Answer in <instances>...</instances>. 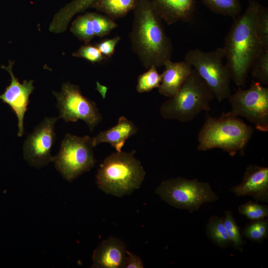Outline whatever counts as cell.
I'll return each mask as SVG.
<instances>
[{"label":"cell","instance_id":"6da1fadb","mask_svg":"<svg viewBox=\"0 0 268 268\" xmlns=\"http://www.w3.org/2000/svg\"><path fill=\"white\" fill-rule=\"evenodd\" d=\"M260 4L251 0L242 14L234 18L223 48L232 80L244 86L251 66L264 49L257 33L256 22Z\"/></svg>","mask_w":268,"mask_h":268},{"label":"cell","instance_id":"7a4b0ae2","mask_svg":"<svg viewBox=\"0 0 268 268\" xmlns=\"http://www.w3.org/2000/svg\"><path fill=\"white\" fill-rule=\"evenodd\" d=\"M130 38L133 51L146 69L157 68L171 60L173 46L161 19L150 0H138L134 8Z\"/></svg>","mask_w":268,"mask_h":268},{"label":"cell","instance_id":"3957f363","mask_svg":"<svg viewBox=\"0 0 268 268\" xmlns=\"http://www.w3.org/2000/svg\"><path fill=\"white\" fill-rule=\"evenodd\" d=\"M254 132L252 127L231 111L223 112L218 118L208 114L198 134V149L207 151L220 148L234 156L242 155Z\"/></svg>","mask_w":268,"mask_h":268},{"label":"cell","instance_id":"277c9868","mask_svg":"<svg viewBox=\"0 0 268 268\" xmlns=\"http://www.w3.org/2000/svg\"><path fill=\"white\" fill-rule=\"evenodd\" d=\"M136 151L116 152L108 156L100 165L96 175L98 188L108 195L122 197L138 189L146 174Z\"/></svg>","mask_w":268,"mask_h":268},{"label":"cell","instance_id":"5b68a950","mask_svg":"<svg viewBox=\"0 0 268 268\" xmlns=\"http://www.w3.org/2000/svg\"><path fill=\"white\" fill-rule=\"evenodd\" d=\"M214 98L209 87L193 68L178 92L161 105L160 114L165 119L189 122L201 112L208 111Z\"/></svg>","mask_w":268,"mask_h":268},{"label":"cell","instance_id":"8992f818","mask_svg":"<svg viewBox=\"0 0 268 268\" xmlns=\"http://www.w3.org/2000/svg\"><path fill=\"white\" fill-rule=\"evenodd\" d=\"M224 59L223 48L211 52L195 49L189 51L185 57V61L196 70L219 102L228 99L231 94L232 79L227 65L223 63Z\"/></svg>","mask_w":268,"mask_h":268},{"label":"cell","instance_id":"52a82bcc","mask_svg":"<svg viewBox=\"0 0 268 268\" xmlns=\"http://www.w3.org/2000/svg\"><path fill=\"white\" fill-rule=\"evenodd\" d=\"M155 193L170 205L191 213L198 210L202 204L219 199L208 183L183 177L164 181L157 187Z\"/></svg>","mask_w":268,"mask_h":268},{"label":"cell","instance_id":"ba28073f","mask_svg":"<svg viewBox=\"0 0 268 268\" xmlns=\"http://www.w3.org/2000/svg\"><path fill=\"white\" fill-rule=\"evenodd\" d=\"M92 137L67 134L53 162L63 177L71 182L92 168L96 162Z\"/></svg>","mask_w":268,"mask_h":268},{"label":"cell","instance_id":"9c48e42d","mask_svg":"<svg viewBox=\"0 0 268 268\" xmlns=\"http://www.w3.org/2000/svg\"><path fill=\"white\" fill-rule=\"evenodd\" d=\"M231 112L252 123L262 132L268 131V88L253 82L247 89L239 88L228 98Z\"/></svg>","mask_w":268,"mask_h":268},{"label":"cell","instance_id":"30bf717a","mask_svg":"<svg viewBox=\"0 0 268 268\" xmlns=\"http://www.w3.org/2000/svg\"><path fill=\"white\" fill-rule=\"evenodd\" d=\"M53 93L60 112L59 118L66 122L82 120L90 131L102 120V116L95 102L84 96L78 85L65 82L60 92Z\"/></svg>","mask_w":268,"mask_h":268},{"label":"cell","instance_id":"8fae6325","mask_svg":"<svg viewBox=\"0 0 268 268\" xmlns=\"http://www.w3.org/2000/svg\"><path fill=\"white\" fill-rule=\"evenodd\" d=\"M59 119L45 118L25 139L23 156L30 165L40 168L53 161L51 151L56 140L55 125Z\"/></svg>","mask_w":268,"mask_h":268},{"label":"cell","instance_id":"7c38bea8","mask_svg":"<svg viewBox=\"0 0 268 268\" xmlns=\"http://www.w3.org/2000/svg\"><path fill=\"white\" fill-rule=\"evenodd\" d=\"M14 62L9 61L7 66H1L11 76L10 84L6 87L5 91L0 95V99L8 104L16 115L18 120L17 135L22 136L24 134V118L27 106L29 103V96L33 92L34 86V81L24 80L22 83H20L12 70Z\"/></svg>","mask_w":268,"mask_h":268},{"label":"cell","instance_id":"4fadbf2b","mask_svg":"<svg viewBox=\"0 0 268 268\" xmlns=\"http://www.w3.org/2000/svg\"><path fill=\"white\" fill-rule=\"evenodd\" d=\"M230 191L238 196H249L257 201L268 202V168L249 165L242 182Z\"/></svg>","mask_w":268,"mask_h":268},{"label":"cell","instance_id":"5bb4252c","mask_svg":"<svg viewBox=\"0 0 268 268\" xmlns=\"http://www.w3.org/2000/svg\"><path fill=\"white\" fill-rule=\"evenodd\" d=\"M127 253L123 242L114 237H109L94 251L91 268H123Z\"/></svg>","mask_w":268,"mask_h":268},{"label":"cell","instance_id":"9a60e30c","mask_svg":"<svg viewBox=\"0 0 268 268\" xmlns=\"http://www.w3.org/2000/svg\"><path fill=\"white\" fill-rule=\"evenodd\" d=\"M161 20L170 25L180 21L190 22L196 9V0H150Z\"/></svg>","mask_w":268,"mask_h":268},{"label":"cell","instance_id":"2e32d148","mask_svg":"<svg viewBox=\"0 0 268 268\" xmlns=\"http://www.w3.org/2000/svg\"><path fill=\"white\" fill-rule=\"evenodd\" d=\"M165 68L159 86L160 94L169 98L180 90L193 70L192 66L185 60L173 62L168 60L164 64Z\"/></svg>","mask_w":268,"mask_h":268},{"label":"cell","instance_id":"e0dca14e","mask_svg":"<svg viewBox=\"0 0 268 268\" xmlns=\"http://www.w3.org/2000/svg\"><path fill=\"white\" fill-rule=\"evenodd\" d=\"M138 130L133 121L122 116L119 117L117 125L92 137V143L94 147L101 143H108L117 152H121L126 140L135 134Z\"/></svg>","mask_w":268,"mask_h":268},{"label":"cell","instance_id":"ac0fdd59","mask_svg":"<svg viewBox=\"0 0 268 268\" xmlns=\"http://www.w3.org/2000/svg\"><path fill=\"white\" fill-rule=\"evenodd\" d=\"M95 0H72L55 15L50 25L51 29L56 33L64 32L72 17L76 13L90 7Z\"/></svg>","mask_w":268,"mask_h":268},{"label":"cell","instance_id":"d6986e66","mask_svg":"<svg viewBox=\"0 0 268 268\" xmlns=\"http://www.w3.org/2000/svg\"><path fill=\"white\" fill-rule=\"evenodd\" d=\"M138 0H95L90 5L113 19L125 16L135 8Z\"/></svg>","mask_w":268,"mask_h":268},{"label":"cell","instance_id":"ffe728a7","mask_svg":"<svg viewBox=\"0 0 268 268\" xmlns=\"http://www.w3.org/2000/svg\"><path fill=\"white\" fill-rule=\"evenodd\" d=\"M206 233L209 238L220 247H226L231 243L223 218L216 215L211 216L208 220L206 225Z\"/></svg>","mask_w":268,"mask_h":268},{"label":"cell","instance_id":"44dd1931","mask_svg":"<svg viewBox=\"0 0 268 268\" xmlns=\"http://www.w3.org/2000/svg\"><path fill=\"white\" fill-rule=\"evenodd\" d=\"M211 11L224 16L235 18L240 14L239 0H201Z\"/></svg>","mask_w":268,"mask_h":268},{"label":"cell","instance_id":"7402d4cb","mask_svg":"<svg viewBox=\"0 0 268 268\" xmlns=\"http://www.w3.org/2000/svg\"><path fill=\"white\" fill-rule=\"evenodd\" d=\"M70 30L79 40L88 44L95 36L90 12L78 16L72 22Z\"/></svg>","mask_w":268,"mask_h":268},{"label":"cell","instance_id":"603a6c76","mask_svg":"<svg viewBox=\"0 0 268 268\" xmlns=\"http://www.w3.org/2000/svg\"><path fill=\"white\" fill-rule=\"evenodd\" d=\"M253 78L263 85H268V49L264 48L250 68Z\"/></svg>","mask_w":268,"mask_h":268},{"label":"cell","instance_id":"cb8c5ba5","mask_svg":"<svg viewBox=\"0 0 268 268\" xmlns=\"http://www.w3.org/2000/svg\"><path fill=\"white\" fill-rule=\"evenodd\" d=\"M243 235L252 241L261 243L268 238V220L266 218L252 220L244 227Z\"/></svg>","mask_w":268,"mask_h":268},{"label":"cell","instance_id":"d4e9b609","mask_svg":"<svg viewBox=\"0 0 268 268\" xmlns=\"http://www.w3.org/2000/svg\"><path fill=\"white\" fill-rule=\"evenodd\" d=\"M148 70L139 75L137 78L136 90L139 93L149 92L155 88H158L162 79L157 67L152 66Z\"/></svg>","mask_w":268,"mask_h":268},{"label":"cell","instance_id":"484cf974","mask_svg":"<svg viewBox=\"0 0 268 268\" xmlns=\"http://www.w3.org/2000/svg\"><path fill=\"white\" fill-rule=\"evenodd\" d=\"M224 225L228 236L235 249L242 252L243 246L245 243L240 233V229L237 225L230 210L225 212V216L223 218Z\"/></svg>","mask_w":268,"mask_h":268},{"label":"cell","instance_id":"4316f807","mask_svg":"<svg viewBox=\"0 0 268 268\" xmlns=\"http://www.w3.org/2000/svg\"><path fill=\"white\" fill-rule=\"evenodd\" d=\"M95 36L103 37L118 26L114 20L106 15L90 12Z\"/></svg>","mask_w":268,"mask_h":268},{"label":"cell","instance_id":"83f0119b","mask_svg":"<svg viewBox=\"0 0 268 268\" xmlns=\"http://www.w3.org/2000/svg\"><path fill=\"white\" fill-rule=\"evenodd\" d=\"M239 212L251 220L264 218L268 216V206L249 201L238 207Z\"/></svg>","mask_w":268,"mask_h":268},{"label":"cell","instance_id":"f1b7e54d","mask_svg":"<svg viewBox=\"0 0 268 268\" xmlns=\"http://www.w3.org/2000/svg\"><path fill=\"white\" fill-rule=\"evenodd\" d=\"M256 31L263 48L268 49V8L261 4L257 13Z\"/></svg>","mask_w":268,"mask_h":268},{"label":"cell","instance_id":"f546056e","mask_svg":"<svg viewBox=\"0 0 268 268\" xmlns=\"http://www.w3.org/2000/svg\"><path fill=\"white\" fill-rule=\"evenodd\" d=\"M75 57L85 59L95 63L103 61L107 58L102 55L96 45L85 44L72 54Z\"/></svg>","mask_w":268,"mask_h":268},{"label":"cell","instance_id":"4dcf8cb0","mask_svg":"<svg viewBox=\"0 0 268 268\" xmlns=\"http://www.w3.org/2000/svg\"><path fill=\"white\" fill-rule=\"evenodd\" d=\"M120 40L121 37L117 36L113 38L102 41L96 46L103 56L109 58L113 55L115 47Z\"/></svg>","mask_w":268,"mask_h":268},{"label":"cell","instance_id":"1f68e13d","mask_svg":"<svg viewBox=\"0 0 268 268\" xmlns=\"http://www.w3.org/2000/svg\"><path fill=\"white\" fill-rule=\"evenodd\" d=\"M140 258L137 255L127 251L123 268H143Z\"/></svg>","mask_w":268,"mask_h":268},{"label":"cell","instance_id":"d6a6232c","mask_svg":"<svg viewBox=\"0 0 268 268\" xmlns=\"http://www.w3.org/2000/svg\"><path fill=\"white\" fill-rule=\"evenodd\" d=\"M249 1L251 0H249Z\"/></svg>","mask_w":268,"mask_h":268}]
</instances>
